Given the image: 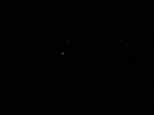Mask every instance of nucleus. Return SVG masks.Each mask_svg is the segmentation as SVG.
Instances as JSON below:
<instances>
[]
</instances>
